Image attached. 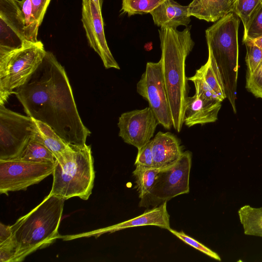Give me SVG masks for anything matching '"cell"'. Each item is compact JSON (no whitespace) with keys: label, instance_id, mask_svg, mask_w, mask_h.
Segmentation results:
<instances>
[{"label":"cell","instance_id":"cell-1","mask_svg":"<svg viewBox=\"0 0 262 262\" xmlns=\"http://www.w3.org/2000/svg\"><path fill=\"white\" fill-rule=\"evenodd\" d=\"M14 94L27 116L48 125L69 145L86 144L91 132L79 114L67 73L52 52L47 51Z\"/></svg>","mask_w":262,"mask_h":262},{"label":"cell","instance_id":"cell-2","mask_svg":"<svg viewBox=\"0 0 262 262\" xmlns=\"http://www.w3.org/2000/svg\"><path fill=\"white\" fill-rule=\"evenodd\" d=\"M191 27L183 31L169 27L158 30L160 40L163 74L167 93L172 126L178 133L184 124L185 103L188 97V77L186 61L194 42L190 32Z\"/></svg>","mask_w":262,"mask_h":262},{"label":"cell","instance_id":"cell-3","mask_svg":"<svg viewBox=\"0 0 262 262\" xmlns=\"http://www.w3.org/2000/svg\"><path fill=\"white\" fill-rule=\"evenodd\" d=\"M62 198L50 193L42 201L11 226L16 253L14 262L21 261L34 251L46 248L59 236Z\"/></svg>","mask_w":262,"mask_h":262},{"label":"cell","instance_id":"cell-4","mask_svg":"<svg viewBox=\"0 0 262 262\" xmlns=\"http://www.w3.org/2000/svg\"><path fill=\"white\" fill-rule=\"evenodd\" d=\"M241 19L230 12L205 31L208 52L221 73L226 98L236 113L238 74V31Z\"/></svg>","mask_w":262,"mask_h":262},{"label":"cell","instance_id":"cell-5","mask_svg":"<svg viewBox=\"0 0 262 262\" xmlns=\"http://www.w3.org/2000/svg\"><path fill=\"white\" fill-rule=\"evenodd\" d=\"M71 146V150L56 160L50 193L66 200L73 197L87 200L95 176L91 147L86 144Z\"/></svg>","mask_w":262,"mask_h":262},{"label":"cell","instance_id":"cell-6","mask_svg":"<svg viewBox=\"0 0 262 262\" xmlns=\"http://www.w3.org/2000/svg\"><path fill=\"white\" fill-rule=\"evenodd\" d=\"M47 51L40 41L23 46L0 56V104L23 85L36 71Z\"/></svg>","mask_w":262,"mask_h":262},{"label":"cell","instance_id":"cell-7","mask_svg":"<svg viewBox=\"0 0 262 262\" xmlns=\"http://www.w3.org/2000/svg\"><path fill=\"white\" fill-rule=\"evenodd\" d=\"M191 163L192 153L186 151L173 164L160 169L149 194L140 201L139 206H157L178 195L189 193Z\"/></svg>","mask_w":262,"mask_h":262},{"label":"cell","instance_id":"cell-8","mask_svg":"<svg viewBox=\"0 0 262 262\" xmlns=\"http://www.w3.org/2000/svg\"><path fill=\"white\" fill-rule=\"evenodd\" d=\"M36 133L33 118L0 104V160L17 158Z\"/></svg>","mask_w":262,"mask_h":262},{"label":"cell","instance_id":"cell-9","mask_svg":"<svg viewBox=\"0 0 262 262\" xmlns=\"http://www.w3.org/2000/svg\"><path fill=\"white\" fill-rule=\"evenodd\" d=\"M136 91L147 101L159 124L166 129H171L172 121L160 59L157 62H147Z\"/></svg>","mask_w":262,"mask_h":262},{"label":"cell","instance_id":"cell-10","mask_svg":"<svg viewBox=\"0 0 262 262\" xmlns=\"http://www.w3.org/2000/svg\"><path fill=\"white\" fill-rule=\"evenodd\" d=\"M55 163L0 160V193L25 190L52 174Z\"/></svg>","mask_w":262,"mask_h":262},{"label":"cell","instance_id":"cell-11","mask_svg":"<svg viewBox=\"0 0 262 262\" xmlns=\"http://www.w3.org/2000/svg\"><path fill=\"white\" fill-rule=\"evenodd\" d=\"M158 124L149 106L125 112L118 119L119 136L125 143L139 149L150 142Z\"/></svg>","mask_w":262,"mask_h":262},{"label":"cell","instance_id":"cell-12","mask_svg":"<svg viewBox=\"0 0 262 262\" xmlns=\"http://www.w3.org/2000/svg\"><path fill=\"white\" fill-rule=\"evenodd\" d=\"M0 56L27 42L24 19L19 0H0Z\"/></svg>","mask_w":262,"mask_h":262},{"label":"cell","instance_id":"cell-13","mask_svg":"<svg viewBox=\"0 0 262 262\" xmlns=\"http://www.w3.org/2000/svg\"><path fill=\"white\" fill-rule=\"evenodd\" d=\"M81 20L89 45L100 56L104 67L120 70L105 39L101 11L92 0H82Z\"/></svg>","mask_w":262,"mask_h":262},{"label":"cell","instance_id":"cell-14","mask_svg":"<svg viewBox=\"0 0 262 262\" xmlns=\"http://www.w3.org/2000/svg\"><path fill=\"white\" fill-rule=\"evenodd\" d=\"M221 102L206 99L195 93L191 97L188 96L185 103L184 124L190 127L215 122Z\"/></svg>","mask_w":262,"mask_h":262},{"label":"cell","instance_id":"cell-15","mask_svg":"<svg viewBox=\"0 0 262 262\" xmlns=\"http://www.w3.org/2000/svg\"><path fill=\"white\" fill-rule=\"evenodd\" d=\"M153 167L162 169L176 163L183 154L179 139L169 132H159L151 140Z\"/></svg>","mask_w":262,"mask_h":262},{"label":"cell","instance_id":"cell-16","mask_svg":"<svg viewBox=\"0 0 262 262\" xmlns=\"http://www.w3.org/2000/svg\"><path fill=\"white\" fill-rule=\"evenodd\" d=\"M143 226H155L168 230L171 228L166 201L145 211L137 217L102 229L100 230V233L113 232L130 227Z\"/></svg>","mask_w":262,"mask_h":262},{"label":"cell","instance_id":"cell-17","mask_svg":"<svg viewBox=\"0 0 262 262\" xmlns=\"http://www.w3.org/2000/svg\"><path fill=\"white\" fill-rule=\"evenodd\" d=\"M154 24L160 27L173 29L187 27L191 21L188 6H182L174 0H166L150 12Z\"/></svg>","mask_w":262,"mask_h":262},{"label":"cell","instance_id":"cell-18","mask_svg":"<svg viewBox=\"0 0 262 262\" xmlns=\"http://www.w3.org/2000/svg\"><path fill=\"white\" fill-rule=\"evenodd\" d=\"M234 0H193L188 5V13L207 22H216L232 12Z\"/></svg>","mask_w":262,"mask_h":262},{"label":"cell","instance_id":"cell-19","mask_svg":"<svg viewBox=\"0 0 262 262\" xmlns=\"http://www.w3.org/2000/svg\"><path fill=\"white\" fill-rule=\"evenodd\" d=\"M35 122L36 133L34 137L53 153L56 160L59 159L65 152L72 149L71 146L60 138L48 125L36 120Z\"/></svg>","mask_w":262,"mask_h":262},{"label":"cell","instance_id":"cell-20","mask_svg":"<svg viewBox=\"0 0 262 262\" xmlns=\"http://www.w3.org/2000/svg\"><path fill=\"white\" fill-rule=\"evenodd\" d=\"M194 76L202 79L222 102L226 98L221 73L210 52L206 62L196 70Z\"/></svg>","mask_w":262,"mask_h":262},{"label":"cell","instance_id":"cell-21","mask_svg":"<svg viewBox=\"0 0 262 262\" xmlns=\"http://www.w3.org/2000/svg\"><path fill=\"white\" fill-rule=\"evenodd\" d=\"M238 214L245 234L262 237V207L246 205L239 208Z\"/></svg>","mask_w":262,"mask_h":262},{"label":"cell","instance_id":"cell-22","mask_svg":"<svg viewBox=\"0 0 262 262\" xmlns=\"http://www.w3.org/2000/svg\"><path fill=\"white\" fill-rule=\"evenodd\" d=\"M34 136L16 158L34 163H55L56 158L53 153Z\"/></svg>","mask_w":262,"mask_h":262},{"label":"cell","instance_id":"cell-23","mask_svg":"<svg viewBox=\"0 0 262 262\" xmlns=\"http://www.w3.org/2000/svg\"><path fill=\"white\" fill-rule=\"evenodd\" d=\"M133 174L135 179L136 187L141 200L149 194L160 169L155 167H145L136 165Z\"/></svg>","mask_w":262,"mask_h":262},{"label":"cell","instance_id":"cell-24","mask_svg":"<svg viewBox=\"0 0 262 262\" xmlns=\"http://www.w3.org/2000/svg\"><path fill=\"white\" fill-rule=\"evenodd\" d=\"M24 19V32L26 40L31 42H37L39 24L32 13L31 0L19 1Z\"/></svg>","mask_w":262,"mask_h":262},{"label":"cell","instance_id":"cell-25","mask_svg":"<svg viewBox=\"0 0 262 262\" xmlns=\"http://www.w3.org/2000/svg\"><path fill=\"white\" fill-rule=\"evenodd\" d=\"M166 0H122L121 11L130 17L150 12Z\"/></svg>","mask_w":262,"mask_h":262},{"label":"cell","instance_id":"cell-26","mask_svg":"<svg viewBox=\"0 0 262 262\" xmlns=\"http://www.w3.org/2000/svg\"><path fill=\"white\" fill-rule=\"evenodd\" d=\"M261 3V0H234L232 12L242 20L244 33L246 32L251 19Z\"/></svg>","mask_w":262,"mask_h":262},{"label":"cell","instance_id":"cell-27","mask_svg":"<svg viewBox=\"0 0 262 262\" xmlns=\"http://www.w3.org/2000/svg\"><path fill=\"white\" fill-rule=\"evenodd\" d=\"M247 53L245 61L247 67L246 76L253 73L262 61V49L248 41L244 42Z\"/></svg>","mask_w":262,"mask_h":262},{"label":"cell","instance_id":"cell-28","mask_svg":"<svg viewBox=\"0 0 262 262\" xmlns=\"http://www.w3.org/2000/svg\"><path fill=\"white\" fill-rule=\"evenodd\" d=\"M262 36V3L250 20L243 40H253Z\"/></svg>","mask_w":262,"mask_h":262},{"label":"cell","instance_id":"cell-29","mask_svg":"<svg viewBox=\"0 0 262 262\" xmlns=\"http://www.w3.org/2000/svg\"><path fill=\"white\" fill-rule=\"evenodd\" d=\"M246 88L255 97L262 99V61L253 73L246 76Z\"/></svg>","mask_w":262,"mask_h":262},{"label":"cell","instance_id":"cell-30","mask_svg":"<svg viewBox=\"0 0 262 262\" xmlns=\"http://www.w3.org/2000/svg\"><path fill=\"white\" fill-rule=\"evenodd\" d=\"M169 231L185 243L194 248L196 250L202 252L208 256L215 260L221 261L220 256L215 252L211 250L203 244L186 234L183 231L178 232L174 229H170Z\"/></svg>","mask_w":262,"mask_h":262},{"label":"cell","instance_id":"cell-31","mask_svg":"<svg viewBox=\"0 0 262 262\" xmlns=\"http://www.w3.org/2000/svg\"><path fill=\"white\" fill-rule=\"evenodd\" d=\"M135 165L145 167H153L151 140L145 145L138 149Z\"/></svg>","mask_w":262,"mask_h":262},{"label":"cell","instance_id":"cell-32","mask_svg":"<svg viewBox=\"0 0 262 262\" xmlns=\"http://www.w3.org/2000/svg\"><path fill=\"white\" fill-rule=\"evenodd\" d=\"M16 249L15 244L11 238L0 244V261L14 262Z\"/></svg>","mask_w":262,"mask_h":262},{"label":"cell","instance_id":"cell-33","mask_svg":"<svg viewBox=\"0 0 262 262\" xmlns=\"http://www.w3.org/2000/svg\"><path fill=\"white\" fill-rule=\"evenodd\" d=\"M51 0H31L32 13L40 25Z\"/></svg>","mask_w":262,"mask_h":262},{"label":"cell","instance_id":"cell-34","mask_svg":"<svg viewBox=\"0 0 262 262\" xmlns=\"http://www.w3.org/2000/svg\"><path fill=\"white\" fill-rule=\"evenodd\" d=\"M12 237L11 226L0 224V244L8 241Z\"/></svg>","mask_w":262,"mask_h":262},{"label":"cell","instance_id":"cell-35","mask_svg":"<svg viewBox=\"0 0 262 262\" xmlns=\"http://www.w3.org/2000/svg\"><path fill=\"white\" fill-rule=\"evenodd\" d=\"M245 41H248L262 49V36L253 40H245L243 42Z\"/></svg>","mask_w":262,"mask_h":262},{"label":"cell","instance_id":"cell-36","mask_svg":"<svg viewBox=\"0 0 262 262\" xmlns=\"http://www.w3.org/2000/svg\"><path fill=\"white\" fill-rule=\"evenodd\" d=\"M95 4L97 9L99 11H101V8L102 5L103 0H92Z\"/></svg>","mask_w":262,"mask_h":262},{"label":"cell","instance_id":"cell-37","mask_svg":"<svg viewBox=\"0 0 262 262\" xmlns=\"http://www.w3.org/2000/svg\"><path fill=\"white\" fill-rule=\"evenodd\" d=\"M261 2H262V0H261Z\"/></svg>","mask_w":262,"mask_h":262}]
</instances>
